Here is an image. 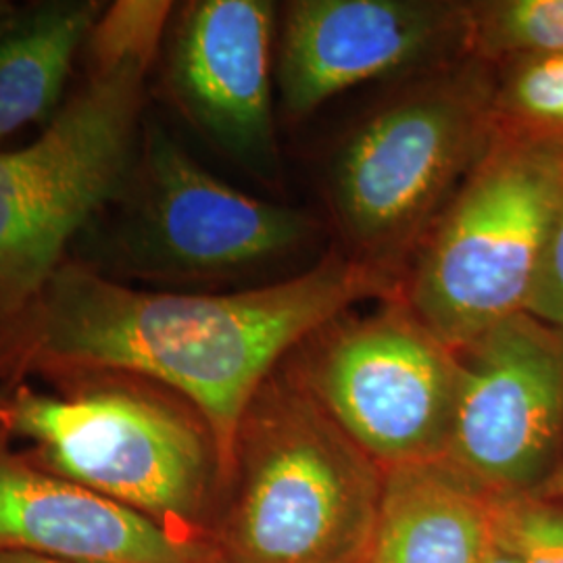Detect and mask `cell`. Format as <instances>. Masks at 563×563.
I'll use <instances>...</instances> for the list:
<instances>
[{
  "instance_id": "cell-1",
  "label": "cell",
  "mask_w": 563,
  "mask_h": 563,
  "mask_svg": "<svg viewBox=\"0 0 563 563\" xmlns=\"http://www.w3.org/2000/svg\"><path fill=\"white\" fill-rule=\"evenodd\" d=\"M401 282L332 253L295 278L249 290L155 292L67 260L0 322V384L59 372H121L159 384L209 426L223 493L242 413L267 376L355 305L399 297Z\"/></svg>"
},
{
  "instance_id": "cell-2",
  "label": "cell",
  "mask_w": 563,
  "mask_h": 563,
  "mask_svg": "<svg viewBox=\"0 0 563 563\" xmlns=\"http://www.w3.org/2000/svg\"><path fill=\"white\" fill-rule=\"evenodd\" d=\"M0 384V423L44 472L136 509L184 534H211L222 493L213 434L201 413L159 384L121 372H59Z\"/></svg>"
},
{
  "instance_id": "cell-3",
  "label": "cell",
  "mask_w": 563,
  "mask_h": 563,
  "mask_svg": "<svg viewBox=\"0 0 563 563\" xmlns=\"http://www.w3.org/2000/svg\"><path fill=\"white\" fill-rule=\"evenodd\" d=\"M383 486V465L284 360L242 413L211 534L223 563H363Z\"/></svg>"
},
{
  "instance_id": "cell-4",
  "label": "cell",
  "mask_w": 563,
  "mask_h": 563,
  "mask_svg": "<svg viewBox=\"0 0 563 563\" xmlns=\"http://www.w3.org/2000/svg\"><path fill=\"white\" fill-rule=\"evenodd\" d=\"M563 195V142L497 132L402 272L401 297L463 351L526 311Z\"/></svg>"
},
{
  "instance_id": "cell-5",
  "label": "cell",
  "mask_w": 563,
  "mask_h": 563,
  "mask_svg": "<svg viewBox=\"0 0 563 563\" xmlns=\"http://www.w3.org/2000/svg\"><path fill=\"white\" fill-rule=\"evenodd\" d=\"M493 65L463 57L362 121L330 165L349 255L401 274L495 136Z\"/></svg>"
},
{
  "instance_id": "cell-6",
  "label": "cell",
  "mask_w": 563,
  "mask_h": 563,
  "mask_svg": "<svg viewBox=\"0 0 563 563\" xmlns=\"http://www.w3.org/2000/svg\"><path fill=\"white\" fill-rule=\"evenodd\" d=\"M151 67H88L36 141L0 153V322L41 292L67 249L123 197L141 157Z\"/></svg>"
},
{
  "instance_id": "cell-7",
  "label": "cell",
  "mask_w": 563,
  "mask_h": 563,
  "mask_svg": "<svg viewBox=\"0 0 563 563\" xmlns=\"http://www.w3.org/2000/svg\"><path fill=\"white\" fill-rule=\"evenodd\" d=\"M290 369L323 411L384 470L444 460L462 388V355L401 297L349 311L311 334Z\"/></svg>"
},
{
  "instance_id": "cell-8",
  "label": "cell",
  "mask_w": 563,
  "mask_h": 563,
  "mask_svg": "<svg viewBox=\"0 0 563 563\" xmlns=\"http://www.w3.org/2000/svg\"><path fill=\"white\" fill-rule=\"evenodd\" d=\"M107 239V265L148 280H218L292 255L318 232L297 207L262 201L216 178L157 123Z\"/></svg>"
},
{
  "instance_id": "cell-9",
  "label": "cell",
  "mask_w": 563,
  "mask_h": 563,
  "mask_svg": "<svg viewBox=\"0 0 563 563\" xmlns=\"http://www.w3.org/2000/svg\"><path fill=\"white\" fill-rule=\"evenodd\" d=\"M460 355L444 460L493 495H537L563 465V328L520 311Z\"/></svg>"
},
{
  "instance_id": "cell-10",
  "label": "cell",
  "mask_w": 563,
  "mask_h": 563,
  "mask_svg": "<svg viewBox=\"0 0 563 563\" xmlns=\"http://www.w3.org/2000/svg\"><path fill=\"white\" fill-rule=\"evenodd\" d=\"M278 9L267 0H192L167 30L165 84L184 118L263 180L278 174L274 48Z\"/></svg>"
},
{
  "instance_id": "cell-11",
  "label": "cell",
  "mask_w": 563,
  "mask_h": 563,
  "mask_svg": "<svg viewBox=\"0 0 563 563\" xmlns=\"http://www.w3.org/2000/svg\"><path fill=\"white\" fill-rule=\"evenodd\" d=\"M465 2L295 0L282 11L276 84L290 120L363 81L460 59Z\"/></svg>"
},
{
  "instance_id": "cell-12",
  "label": "cell",
  "mask_w": 563,
  "mask_h": 563,
  "mask_svg": "<svg viewBox=\"0 0 563 563\" xmlns=\"http://www.w3.org/2000/svg\"><path fill=\"white\" fill-rule=\"evenodd\" d=\"M0 553L63 563H223L213 534H184L63 481L15 451L0 423Z\"/></svg>"
},
{
  "instance_id": "cell-13",
  "label": "cell",
  "mask_w": 563,
  "mask_h": 563,
  "mask_svg": "<svg viewBox=\"0 0 563 563\" xmlns=\"http://www.w3.org/2000/svg\"><path fill=\"white\" fill-rule=\"evenodd\" d=\"M497 497L446 460L388 467L363 563H483Z\"/></svg>"
},
{
  "instance_id": "cell-14",
  "label": "cell",
  "mask_w": 563,
  "mask_h": 563,
  "mask_svg": "<svg viewBox=\"0 0 563 563\" xmlns=\"http://www.w3.org/2000/svg\"><path fill=\"white\" fill-rule=\"evenodd\" d=\"M107 2L46 0L0 15V142L51 121Z\"/></svg>"
},
{
  "instance_id": "cell-15",
  "label": "cell",
  "mask_w": 563,
  "mask_h": 563,
  "mask_svg": "<svg viewBox=\"0 0 563 563\" xmlns=\"http://www.w3.org/2000/svg\"><path fill=\"white\" fill-rule=\"evenodd\" d=\"M555 53H563V0L465 2V57L497 65Z\"/></svg>"
},
{
  "instance_id": "cell-16",
  "label": "cell",
  "mask_w": 563,
  "mask_h": 563,
  "mask_svg": "<svg viewBox=\"0 0 563 563\" xmlns=\"http://www.w3.org/2000/svg\"><path fill=\"white\" fill-rule=\"evenodd\" d=\"M497 132L563 142V53L493 65Z\"/></svg>"
},
{
  "instance_id": "cell-17",
  "label": "cell",
  "mask_w": 563,
  "mask_h": 563,
  "mask_svg": "<svg viewBox=\"0 0 563 563\" xmlns=\"http://www.w3.org/2000/svg\"><path fill=\"white\" fill-rule=\"evenodd\" d=\"M174 2L118 0L107 4L86 42L88 67H111L125 60L155 63L162 53Z\"/></svg>"
},
{
  "instance_id": "cell-18",
  "label": "cell",
  "mask_w": 563,
  "mask_h": 563,
  "mask_svg": "<svg viewBox=\"0 0 563 563\" xmlns=\"http://www.w3.org/2000/svg\"><path fill=\"white\" fill-rule=\"evenodd\" d=\"M495 528L518 563H563V504L537 495L497 497Z\"/></svg>"
},
{
  "instance_id": "cell-19",
  "label": "cell",
  "mask_w": 563,
  "mask_h": 563,
  "mask_svg": "<svg viewBox=\"0 0 563 563\" xmlns=\"http://www.w3.org/2000/svg\"><path fill=\"white\" fill-rule=\"evenodd\" d=\"M526 311L563 328V195Z\"/></svg>"
},
{
  "instance_id": "cell-20",
  "label": "cell",
  "mask_w": 563,
  "mask_h": 563,
  "mask_svg": "<svg viewBox=\"0 0 563 563\" xmlns=\"http://www.w3.org/2000/svg\"><path fill=\"white\" fill-rule=\"evenodd\" d=\"M483 563H518L514 551L505 544L504 539L497 534V528H495V541L490 544L486 558Z\"/></svg>"
},
{
  "instance_id": "cell-21",
  "label": "cell",
  "mask_w": 563,
  "mask_h": 563,
  "mask_svg": "<svg viewBox=\"0 0 563 563\" xmlns=\"http://www.w3.org/2000/svg\"><path fill=\"white\" fill-rule=\"evenodd\" d=\"M537 497L563 504V465L558 470V474L537 493Z\"/></svg>"
},
{
  "instance_id": "cell-22",
  "label": "cell",
  "mask_w": 563,
  "mask_h": 563,
  "mask_svg": "<svg viewBox=\"0 0 563 563\" xmlns=\"http://www.w3.org/2000/svg\"><path fill=\"white\" fill-rule=\"evenodd\" d=\"M0 563H63L41 558V555H30V553H0Z\"/></svg>"
}]
</instances>
